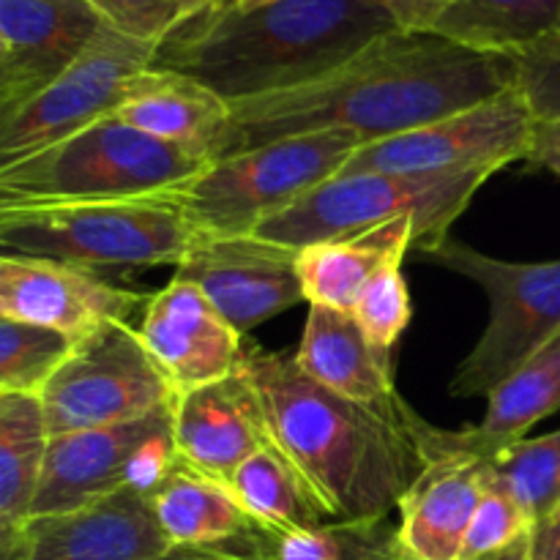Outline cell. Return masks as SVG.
Instances as JSON below:
<instances>
[{
    "label": "cell",
    "instance_id": "obj_15",
    "mask_svg": "<svg viewBox=\"0 0 560 560\" xmlns=\"http://www.w3.org/2000/svg\"><path fill=\"white\" fill-rule=\"evenodd\" d=\"M427 465L399 501L397 539L410 560H457L490 490L492 463L459 452L441 427L421 424Z\"/></svg>",
    "mask_w": 560,
    "mask_h": 560
},
{
    "label": "cell",
    "instance_id": "obj_1",
    "mask_svg": "<svg viewBox=\"0 0 560 560\" xmlns=\"http://www.w3.org/2000/svg\"><path fill=\"white\" fill-rule=\"evenodd\" d=\"M512 85V58L476 52L441 33L394 31L306 85L235 102L228 153L310 131H350L366 145Z\"/></svg>",
    "mask_w": 560,
    "mask_h": 560
},
{
    "label": "cell",
    "instance_id": "obj_7",
    "mask_svg": "<svg viewBox=\"0 0 560 560\" xmlns=\"http://www.w3.org/2000/svg\"><path fill=\"white\" fill-rule=\"evenodd\" d=\"M364 140L310 131L228 153L173 191L197 233H255L262 222L337 178Z\"/></svg>",
    "mask_w": 560,
    "mask_h": 560
},
{
    "label": "cell",
    "instance_id": "obj_25",
    "mask_svg": "<svg viewBox=\"0 0 560 560\" xmlns=\"http://www.w3.org/2000/svg\"><path fill=\"white\" fill-rule=\"evenodd\" d=\"M228 487L244 512L268 534L310 530L334 523L315 487L277 443H268L246 459Z\"/></svg>",
    "mask_w": 560,
    "mask_h": 560
},
{
    "label": "cell",
    "instance_id": "obj_18",
    "mask_svg": "<svg viewBox=\"0 0 560 560\" xmlns=\"http://www.w3.org/2000/svg\"><path fill=\"white\" fill-rule=\"evenodd\" d=\"M137 331L178 394L222 381L246 364L244 334L189 279L173 277L151 293Z\"/></svg>",
    "mask_w": 560,
    "mask_h": 560
},
{
    "label": "cell",
    "instance_id": "obj_29",
    "mask_svg": "<svg viewBox=\"0 0 560 560\" xmlns=\"http://www.w3.org/2000/svg\"><path fill=\"white\" fill-rule=\"evenodd\" d=\"M74 345L52 328L0 317V394L42 397Z\"/></svg>",
    "mask_w": 560,
    "mask_h": 560
},
{
    "label": "cell",
    "instance_id": "obj_32",
    "mask_svg": "<svg viewBox=\"0 0 560 560\" xmlns=\"http://www.w3.org/2000/svg\"><path fill=\"white\" fill-rule=\"evenodd\" d=\"M350 315L355 317V323L366 334L372 348L392 359L394 348H397L405 328L410 326V317H413L408 282L402 277V260H394L388 266H383L364 284Z\"/></svg>",
    "mask_w": 560,
    "mask_h": 560
},
{
    "label": "cell",
    "instance_id": "obj_26",
    "mask_svg": "<svg viewBox=\"0 0 560 560\" xmlns=\"http://www.w3.org/2000/svg\"><path fill=\"white\" fill-rule=\"evenodd\" d=\"M49 441L42 397L0 394V528H22L33 517Z\"/></svg>",
    "mask_w": 560,
    "mask_h": 560
},
{
    "label": "cell",
    "instance_id": "obj_21",
    "mask_svg": "<svg viewBox=\"0 0 560 560\" xmlns=\"http://www.w3.org/2000/svg\"><path fill=\"white\" fill-rule=\"evenodd\" d=\"M293 359L312 381L353 402L392 405L399 399L392 359L372 348L350 312L310 306Z\"/></svg>",
    "mask_w": 560,
    "mask_h": 560
},
{
    "label": "cell",
    "instance_id": "obj_6",
    "mask_svg": "<svg viewBox=\"0 0 560 560\" xmlns=\"http://www.w3.org/2000/svg\"><path fill=\"white\" fill-rule=\"evenodd\" d=\"M492 175L490 170L448 175L339 173L293 208L262 222L255 233L304 249L317 241L364 233L410 217L416 222L413 249L427 252L452 238V224Z\"/></svg>",
    "mask_w": 560,
    "mask_h": 560
},
{
    "label": "cell",
    "instance_id": "obj_38",
    "mask_svg": "<svg viewBox=\"0 0 560 560\" xmlns=\"http://www.w3.org/2000/svg\"><path fill=\"white\" fill-rule=\"evenodd\" d=\"M534 560H560V506L536 525Z\"/></svg>",
    "mask_w": 560,
    "mask_h": 560
},
{
    "label": "cell",
    "instance_id": "obj_16",
    "mask_svg": "<svg viewBox=\"0 0 560 560\" xmlns=\"http://www.w3.org/2000/svg\"><path fill=\"white\" fill-rule=\"evenodd\" d=\"M151 295L38 257L0 255V317L52 328L80 342L109 320L129 323Z\"/></svg>",
    "mask_w": 560,
    "mask_h": 560
},
{
    "label": "cell",
    "instance_id": "obj_37",
    "mask_svg": "<svg viewBox=\"0 0 560 560\" xmlns=\"http://www.w3.org/2000/svg\"><path fill=\"white\" fill-rule=\"evenodd\" d=\"M525 162L530 167L547 170V173L560 178V118H536L528 151H525Z\"/></svg>",
    "mask_w": 560,
    "mask_h": 560
},
{
    "label": "cell",
    "instance_id": "obj_27",
    "mask_svg": "<svg viewBox=\"0 0 560 560\" xmlns=\"http://www.w3.org/2000/svg\"><path fill=\"white\" fill-rule=\"evenodd\" d=\"M560 27V0H454L432 33L485 55L520 58Z\"/></svg>",
    "mask_w": 560,
    "mask_h": 560
},
{
    "label": "cell",
    "instance_id": "obj_35",
    "mask_svg": "<svg viewBox=\"0 0 560 560\" xmlns=\"http://www.w3.org/2000/svg\"><path fill=\"white\" fill-rule=\"evenodd\" d=\"M399 31L432 33L454 0H381Z\"/></svg>",
    "mask_w": 560,
    "mask_h": 560
},
{
    "label": "cell",
    "instance_id": "obj_11",
    "mask_svg": "<svg viewBox=\"0 0 560 560\" xmlns=\"http://www.w3.org/2000/svg\"><path fill=\"white\" fill-rule=\"evenodd\" d=\"M536 115L517 85L410 129L405 135L366 142L355 151L342 173L448 175L490 170L501 173L525 162Z\"/></svg>",
    "mask_w": 560,
    "mask_h": 560
},
{
    "label": "cell",
    "instance_id": "obj_28",
    "mask_svg": "<svg viewBox=\"0 0 560 560\" xmlns=\"http://www.w3.org/2000/svg\"><path fill=\"white\" fill-rule=\"evenodd\" d=\"M271 552L277 560H410L388 517L271 534Z\"/></svg>",
    "mask_w": 560,
    "mask_h": 560
},
{
    "label": "cell",
    "instance_id": "obj_9",
    "mask_svg": "<svg viewBox=\"0 0 560 560\" xmlns=\"http://www.w3.org/2000/svg\"><path fill=\"white\" fill-rule=\"evenodd\" d=\"M173 381L131 323L109 320L74 345L42 394L49 435L145 419L175 402Z\"/></svg>",
    "mask_w": 560,
    "mask_h": 560
},
{
    "label": "cell",
    "instance_id": "obj_34",
    "mask_svg": "<svg viewBox=\"0 0 560 560\" xmlns=\"http://www.w3.org/2000/svg\"><path fill=\"white\" fill-rule=\"evenodd\" d=\"M514 85L539 120L560 118V27L514 58Z\"/></svg>",
    "mask_w": 560,
    "mask_h": 560
},
{
    "label": "cell",
    "instance_id": "obj_39",
    "mask_svg": "<svg viewBox=\"0 0 560 560\" xmlns=\"http://www.w3.org/2000/svg\"><path fill=\"white\" fill-rule=\"evenodd\" d=\"M271 3V0H224L219 9L213 11H222V9H230V11H249V9H257V5H266Z\"/></svg>",
    "mask_w": 560,
    "mask_h": 560
},
{
    "label": "cell",
    "instance_id": "obj_10",
    "mask_svg": "<svg viewBox=\"0 0 560 560\" xmlns=\"http://www.w3.org/2000/svg\"><path fill=\"white\" fill-rule=\"evenodd\" d=\"M178 459L173 405L126 424L55 435L33 517L74 512L129 487L153 495Z\"/></svg>",
    "mask_w": 560,
    "mask_h": 560
},
{
    "label": "cell",
    "instance_id": "obj_19",
    "mask_svg": "<svg viewBox=\"0 0 560 560\" xmlns=\"http://www.w3.org/2000/svg\"><path fill=\"white\" fill-rule=\"evenodd\" d=\"M178 457L189 468L228 485L235 470L273 443L266 408L249 372L180 392L173 402Z\"/></svg>",
    "mask_w": 560,
    "mask_h": 560
},
{
    "label": "cell",
    "instance_id": "obj_20",
    "mask_svg": "<svg viewBox=\"0 0 560 560\" xmlns=\"http://www.w3.org/2000/svg\"><path fill=\"white\" fill-rule=\"evenodd\" d=\"M113 113L135 129L208 162L230 151L233 104L180 71L159 66L140 71Z\"/></svg>",
    "mask_w": 560,
    "mask_h": 560
},
{
    "label": "cell",
    "instance_id": "obj_5",
    "mask_svg": "<svg viewBox=\"0 0 560 560\" xmlns=\"http://www.w3.org/2000/svg\"><path fill=\"white\" fill-rule=\"evenodd\" d=\"M208 164L109 113L55 145L3 164L0 206L173 195Z\"/></svg>",
    "mask_w": 560,
    "mask_h": 560
},
{
    "label": "cell",
    "instance_id": "obj_17",
    "mask_svg": "<svg viewBox=\"0 0 560 560\" xmlns=\"http://www.w3.org/2000/svg\"><path fill=\"white\" fill-rule=\"evenodd\" d=\"M102 27L91 0H0V118L52 85Z\"/></svg>",
    "mask_w": 560,
    "mask_h": 560
},
{
    "label": "cell",
    "instance_id": "obj_24",
    "mask_svg": "<svg viewBox=\"0 0 560 560\" xmlns=\"http://www.w3.org/2000/svg\"><path fill=\"white\" fill-rule=\"evenodd\" d=\"M151 501L170 545L246 547L266 541L268 536L224 481L189 468L184 459L170 470Z\"/></svg>",
    "mask_w": 560,
    "mask_h": 560
},
{
    "label": "cell",
    "instance_id": "obj_23",
    "mask_svg": "<svg viewBox=\"0 0 560 560\" xmlns=\"http://www.w3.org/2000/svg\"><path fill=\"white\" fill-rule=\"evenodd\" d=\"M560 410V337L525 361L517 372L492 388L487 413L476 427L443 430L446 441L459 452L492 459L514 443L525 441L539 421Z\"/></svg>",
    "mask_w": 560,
    "mask_h": 560
},
{
    "label": "cell",
    "instance_id": "obj_36",
    "mask_svg": "<svg viewBox=\"0 0 560 560\" xmlns=\"http://www.w3.org/2000/svg\"><path fill=\"white\" fill-rule=\"evenodd\" d=\"M159 560H277L271 552V534L266 541L246 547H186L173 545Z\"/></svg>",
    "mask_w": 560,
    "mask_h": 560
},
{
    "label": "cell",
    "instance_id": "obj_22",
    "mask_svg": "<svg viewBox=\"0 0 560 560\" xmlns=\"http://www.w3.org/2000/svg\"><path fill=\"white\" fill-rule=\"evenodd\" d=\"M416 244V222L410 217L377 224L355 235L299 249V277L310 306L350 312L364 284L394 260H405Z\"/></svg>",
    "mask_w": 560,
    "mask_h": 560
},
{
    "label": "cell",
    "instance_id": "obj_14",
    "mask_svg": "<svg viewBox=\"0 0 560 560\" xmlns=\"http://www.w3.org/2000/svg\"><path fill=\"white\" fill-rule=\"evenodd\" d=\"M151 492L129 490L0 528V560H159L170 550Z\"/></svg>",
    "mask_w": 560,
    "mask_h": 560
},
{
    "label": "cell",
    "instance_id": "obj_12",
    "mask_svg": "<svg viewBox=\"0 0 560 560\" xmlns=\"http://www.w3.org/2000/svg\"><path fill=\"white\" fill-rule=\"evenodd\" d=\"M159 47L104 22L85 52L16 113L0 118V167L55 145L113 113L126 85L156 63Z\"/></svg>",
    "mask_w": 560,
    "mask_h": 560
},
{
    "label": "cell",
    "instance_id": "obj_30",
    "mask_svg": "<svg viewBox=\"0 0 560 560\" xmlns=\"http://www.w3.org/2000/svg\"><path fill=\"white\" fill-rule=\"evenodd\" d=\"M492 479L536 520L560 506V430L525 438L492 459Z\"/></svg>",
    "mask_w": 560,
    "mask_h": 560
},
{
    "label": "cell",
    "instance_id": "obj_4",
    "mask_svg": "<svg viewBox=\"0 0 560 560\" xmlns=\"http://www.w3.org/2000/svg\"><path fill=\"white\" fill-rule=\"evenodd\" d=\"M195 238L197 228L173 195L0 206V255L93 273L178 268Z\"/></svg>",
    "mask_w": 560,
    "mask_h": 560
},
{
    "label": "cell",
    "instance_id": "obj_3",
    "mask_svg": "<svg viewBox=\"0 0 560 560\" xmlns=\"http://www.w3.org/2000/svg\"><path fill=\"white\" fill-rule=\"evenodd\" d=\"M399 31L381 0H271L206 11L159 47V69L189 74L228 98L293 91Z\"/></svg>",
    "mask_w": 560,
    "mask_h": 560
},
{
    "label": "cell",
    "instance_id": "obj_33",
    "mask_svg": "<svg viewBox=\"0 0 560 560\" xmlns=\"http://www.w3.org/2000/svg\"><path fill=\"white\" fill-rule=\"evenodd\" d=\"M109 27L151 47H162L173 33L224 0H91Z\"/></svg>",
    "mask_w": 560,
    "mask_h": 560
},
{
    "label": "cell",
    "instance_id": "obj_8",
    "mask_svg": "<svg viewBox=\"0 0 560 560\" xmlns=\"http://www.w3.org/2000/svg\"><path fill=\"white\" fill-rule=\"evenodd\" d=\"M419 255L476 282L490 301L485 334L448 383L452 397H490L492 388L560 337V260H498L457 238Z\"/></svg>",
    "mask_w": 560,
    "mask_h": 560
},
{
    "label": "cell",
    "instance_id": "obj_13",
    "mask_svg": "<svg viewBox=\"0 0 560 560\" xmlns=\"http://www.w3.org/2000/svg\"><path fill=\"white\" fill-rule=\"evenodd\" d=\"M173 277L195 282L241 334L306 301L299 249L257 233H197Z\"/></svg>",
    "mask_w": 560,
    "mask_h": 560
},
{
    "label": "cell",
    "instance_id": "obj_31",
    "mask_svg": "<svg viewBox=\"0 0 560 560\" xmlns=\"http://www.w3.org/2000/svg\"><path fill=\"white\" fill-rule=\"evenodd\" d=\"M536 520L490 476L457 560H534Z\"/></svg>",
    "mask_w": 560,
    "mask_h": 560
},
{
    "label": "cell",
    "instance_id": "obj_2",
    "mask_svg": "<svg viewBox=\"0 0 560 560\" xmlns=\"http://www.w3.org/2000/svg\"><path fill=\"white\" fill-rule=\"evenodd\" d=\"M246 372L266 408L271 438L310 479L334 523L386 520L427 457L421 419L402 397L364 405L312 381L293 355L246 350Z\"/></svg>",
    "mask_w": 560,
    "mask_h": 560
}]
</instances>
